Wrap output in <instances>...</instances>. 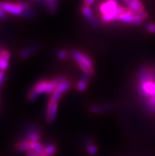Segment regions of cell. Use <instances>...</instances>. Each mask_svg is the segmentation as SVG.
<instances>
[{"label":"cell","mask_w":155,"mask_h":156,"mask_svg":"<svg viewBox=\"0 0 155 156\" xmlns=\"http://www.w3.org/2000/svg\"><path fill=\"white\" fill-rule=\"evenodd\" d=\"M4 80H5V73H4V71H1V73H0V84L1 86L3 84Z\"/></svg>","instance_id":"cell-30"},{"label":"cell","mask_w":155,"mask_h":156,"mask_svg":"<svg viewBox=\"0 0 155 156\" xmlns=\"http://www.w3.org/2000/svg\"><path fill=\"white\" fill-rule=\"evenodd\" d=\"M6 12L4 11L3 10H2V9H0V15H1V18L2 19H4L5 18V17H6Z\"/></svg>","instance_id":"cell-32"},{"label":"cell","mask_w":155,"mask_h":156,"mask_svg":"<svg viewBox=\"0 0 155 156\" xmlns=\"http://www.w3.org/2000/svg\"><path fill=\"white\" fill-rule=\"evenodd\" d=\"M41 156H48L47 154H42V155H41Z\"/></svg>","instance_id":"cell-34"},{"label":"cell","mask_w":155,"mask_h":156,"mask_svg":"<svg viewBox=\"0 0 155 156\" xmlns=\"http://www.w3.org/2000/svg\"><path fill=\"white\" fill-rule=\"evenodd\" d=\"M71 56L75 59L79 65H87L93 67V62L90 56L84 53H82L78 50H73L71 51Z\"/></svg>","instance_id":"cell-5"},{"label":"cell","mask_w":155,"mask_h":156,"mask_svg":"<svg viewBox=\"0 0 155 156\" xmlns=\"http://www.w3.org/2000/svg\"><path fill=\"white\" fill-rule=\"evenodd\" d=\"M56 152V147L54 144H48L45 146V152L44 154H47L48 156H53Z\"/></svg>","instance_id":"cell-19"},{"label":"cell","mask_w":155,"mask_h":156,"mask_svg":"<svg viewBox=\"0 0 155 156\" xmlns=\"http://www.w3.org/2000/svg\"><path fill=\"white\" fill-rule=\"evenodd\" d=\"M65 81H67L66 78L58 77L54 79L53 80H51V81L38 82L28 94L29 101H34L37 98L40 94L44 93L47 94H52L55 92L57 86Z\"/></svg>","instance_id":"cell-2"},{"label":"cell","mask_w":155,"mask_h":156,"mask_svg":"<svg viewBox=\"0 0 155 156\" xmlns=\"http://www.w3.org/2000/svg\"><path fill=\"white\" fill-rule=\"evenodd\" d=\"M146 30L150 34H155V24L154 23H148L146 25Z\"/></svg>","instance_id":"cell-24"},{"label":"cell","mask_w":155,"mask_h":156,"mask_svg":"<svg viewBox=\"0 0 155 156\" xmlns=\"http://www.w3.org/2000/svg\"><path fill=\"white\" fill-rule=\"evenodd\" d=\"M67 55H68L67 51L64 49L59 50L58 51V53H57V57L59 58V59H60V60H63V59H66L67 57Z\"/></svg>","instance_id":"cell-22"},{"label":"cell","mask_w":155,"mask_h":156,"mask_svg":"<svg viewBox=\"0 0 155 156\" xmlns=\"http://www.w3.org/2000/svg\"><path fill=\"white\" fill-rule=\"evenodd\" d=\"M18 3H19V5H20V6H21V7H22V9H23L24 11H25V10H29V8H30V5H29V4H28L27 2H18Z\"/></svg>","instance_id":"cell-27"},{"label":"cell","mask_w":155,"mask_h":156,"mask_svg":"<svg viewBox=\"0 0 155 156\" xmlns=\"http://www.w3.org/2000/svg\"><path fill=\"white\" fill-rule=\"evenodd\" d=\"M48 9L51 13H55L58 9V2L56 0H45Z\"/></svg>","instance_id":"cell-18"},{"label":"cell","mask_w":155,"mask_h":156,"mask_svg":"<svg viewBox=\"0 0 155 156\" xmlns=\"http://www.w3.org/2000/svg\"><path fill=\"white\" fill-rule=\"evenodd\" d=\"M0 8L6 13L14 15H22L24 10L21 7L19 3H11V2H2L0 4Z\"/></svg>","instance_id":"cell-4"},{"label":"cell","mask_w":155,"mask_h":156,"mask_svg":"<svg viewBox=\"0 0 155 156\" xmlns=\"http://www.w3.org/2000/svg\"><path fill=\"white\" fill-rule=\"evenodd\" d=\"M10 57V52L7 50H2L0 54V67L1 71H6L9 65V59Z\"/></svg>","instance_id":"cell-10"},{"label":"cell","mask_w":155,"mask_h":156,"mask_svg":"<svg viewBox=\"0 0 155 156\" xmlns=\"http://www.w3.org/2000/svg\"><path fill=\"white\" fill-rule=\"evenodd\" d=\"M126 5H128V9L135 13H140L144 11V6L140 0H123Z\"/></svg>","instance_id":"cell-9"},{"label":"cell","mask_w":155,"mask_h":156,"mask_svg":"<svg viewBox=\"0 0 155 156\" xmlns=\"http://www.w3.org/2000/svg\"><path fill=\"white\" fill-rule=\"evenodd\" d=\"M146 105H147L148 108L155 106V96H153L148 99V101H146Z\"/></svg>","instance_id":"cell-25"},{"label":"cell","mask_w":155,"mask_h":156,"mask_svg":"<svg viewBox=\"0 0 155 156\" xmlns=\"http://www.w3.org/2000/svg\"><path fill=\"white\" fill-rule=\"evenodd\" d=\"M89 82V75H85L82 79L79 80V82L77 84V90L79 92H83L86 89L87 85H88Z\"/></svg>","instance_id":"cell-15"},{"label":"cell","mask_w":155,"mask_h":156,"mask_svg":"<svg viewBox=\"0 0 155 156\" xmlns=\"http://www.w3.org/2000/svg\"><path fill=\"white\" fill-rule=\"evenodd\" d=\"M139 94L146 99L155 96V69L143 67L139 70Z\"/></svg>","instance_id":"cell-1"},{"label":"cell","mask_w":155,"mask_h":156,"mask_svg":"<svg viewBox=\"0 0 155 156\" xmlns=\"http://www.w3.org/2000/svg\"><path fill=\"white\" fill-rule=\"evenodd\" d=\"M117 20L124 23L133 24V25H140L143 22V20L139 18L137 14L130 9H125L124 12L119 16Z\"/></svg>","instance_id":"cell-3"},{"label":"cell","mask_w":155,"mask_h":156,"mask_svg":"<svg viewBox=\"0 0 155 156\" xmlns=\"http://www.w3.org/2000/svg\"><path fill=\"white\" fill-rule=\"evenodd\" d=\"M71 87V83H69L68 81H65L63 83H60L59 85L57 86L56 89H55V92H59V93L63 94L64 92L69 90V88Z\"/></svg>","instance_id":"cell-17"},{"label":"cell","mask_w":155,"mask_h":156,"mask_svg":"<svg viewBox=\"0 0 155 156\" xmlns=\"http://www.w3.org/2000/svg\"><path fill=\"white\" fill-rule=\"evenodd\" d=\"M125 10V8H124L123 6H119L116 10H113V11L110 12L108 14H106L104 15L101 16V20H102L104 22H113L115 20H117L119 16L124 12V10Z\"/></svg>","instance_id":"cell-8"},{"label":"cell","mask_w":155,"mask_h":156,"mask_svg":"<svg viewBox=\"0 0 155 156\" xmlns=\"http://www.w3.org/2000/svg\"><path fill=\"white\" fill-rule=\"evenodd\" d=\"M27 140L31 141V142H38L40 140V136L37 133H33V132H30L27 134Z\"/></svg>","instance_id":"cell-20"},{"label":"cell","mask_w":155,"mask_h":156,"mask_svg":"<svg viewBox=\"0 0 155 156\" xmlns=\"http://www.w3.org/2000/svg\"><path fill=\"white\" fill-rule=\"evenodd\" d=\"M96 0H83V4L86 6H90L94 3Z\"/></svg>","instance_id":"cell-28"},{"label":"cell","mask_w":155,"mask_h":156,"mask_svg":"<svg viewBox=\"0 0 155 156\" xmlns=\"http://www.w3.org/2000/svg\"><path fill=\"white\" fill-rule=\"evenodd\" d=\"M38 49H39V46H38L37 44L30 46V47L27 48H26V49H24L23 51H21V53H20V57L22 58V59H27L29 56H30L31 55L35 53L36 51H38Z\"/></svg>","instance_id":"cell-13"},{"label":"cell","mask_w":155,"mask_h":156,"mask_svg":"<svg viewBox=\"0 0 155 156\" xmlns=\"http://www.w3.org/2000/svg\"><path fill=\"white\" fill-rule=\"evenodd\" d=\"M148 110H149L150 113H155V106L150 107V108H148Z\"/></svg>","instance_id":"cell-33"},{"label":"cell","mask_w":155,"mask_h":156,"mask_svg":"<svg viewBox=\"0 0 155 156\" xmlns=\"http://www.w3.org/2000/svg\"><path fill=\"white\" fill-rule=\"evenodd\" d=\"M82 12H83V15L86 18V19L88 20L89 22H90L92 26H97V23L96 19H95L94 16L93 14V12L90 6H83V8H82Z\"/></svg>","instance_id":"cell-11"},{"label":"cell","mask_w":155,"mask_h":156,"mask_svg":"<svg viewBox=\"0 0 155 156\" xmlns=\"http://www.w3.org/2000/svg\"><path fill=\"white\" fill-rule=\"evenodd\" d=\"M137 15L139 16V18H140V19H142L143 21L145 19H146V18H148V14L144 10V11H142L140 12V13H137Z\"/></svg>","instance_id":"cell-26"},{"label":"cell","mask_w":155,"mask_h":156,"mask_svg":"<svg viewBox=\"0 0 155 156\" xmlns=\"http://www.w3.org/2000/svg\"><path fill=\"white\" fill-rule=\"evenodd\" d=\"M16 149L20 152H28L32 151V142L30 140H23L16 144Z\"/></svg>","instance_id":"cell-12"},{"label":"cell","mask_w":155,"mask_h":156,"mask_svg":"<svg viewBox=\"0 0 155 156\" xmlns=\"http://www.w3.org/2000/svg\"><path fill=\"white\" fill-rule=\"evenodd\" d=\"M62 96H63V94L62 93H59V92H54V93L51 94V99H50V100L58 102V101H59V100H60V98H62Z\"/></svg>","instance_id":"cell-23"},{"label":"cell","mask_w":155,"mask_h":156,"mask_svg":"<svg viewBox=\"0 0 155 156\" xmlns=\"http://www.w3.org/2000/svg\"><path fill=\"white\" fill-rule=\"evenodd\" d=\"M27 156H41L37 154V152H35L34 151H30L27 152Z\"/></svg>","instance_id":"cell-31"},{"label":"cell","mask_w":155,"mask_h":156,"mask_svg":"<svg viewBox=\"0 0 155 156\" xmlns=\"http://www.w3.org/2000/svg\"><path fill=\"white\" fill-rule=\"evenodd\" d=\"M114 108L112 105H93L91 106L90 110L91 112L94 113H104L106 111L111 110Z\"/></svg>","instance_id":"cell-14"},{"label":"cell","mask_w":155,"mask_h":156,"mask_svg":"<svg viewBox=\"0 0 155 156\" xmlns=\"http://www.w3.org/2000/svg\"><path fill=\"white\" fill-rule=\"evenodd\" d=\"M22 16H24V17H26V18H31V17H33V13H32L31 11H30V10H25V11L23 12V14H22Z\"/></svg>","instance_id":"cell-29"},{"label":"cell","mask_w":155,"mask_h":156,"mask_svg":"<svg viewBox=\"0 0 155 156\" xmlns=\"http://www.w3.org/2000/svg\"><path fill=\"white\" fill-rule=\"evenodd\" d=\"M86 148H87V151H88L89 154H92V155L97 154V149L96 146H94V145L91 142L87 143Z\"/></svg>","instance_id":"cell-21"},{"label":"cell","mask_w":155,"mask_h":156,"mask_svg":"<svg viewBox=\"0 0 155 156\" xmlns=\"http://www.w3.org/2000/svg\"><path fill=\"white\" fill-rule=\"evenodd\" d=\"M32 150L37 153L39 155H42L45 152V147L38 142H32Z\"/></svg>","instance_id":"cell-16"},{"label":"cell","mask_w":155,"mask_h":156,"mask_svg":"<svg viewBox=\"0 0 155 156\" xmlns=\"http://www.w3.org/2000/svg\"><path fill=\"white\" fill-rule=\"evenodd\" d=\"M118 6H118V2L116 0H105L100 5L99 10H100V14L104 15V14H108L110 12L115 10Z\"/></svg>","instance_id":"cell-7"},{"label":"cell","mask_w":155,"mask_h":156,"mask_svg":"<svg viewBox=\"0 0 155 156\" xmlns=\"http://www.w3.org/2000/svg\"><path fill=\"white\" fill-rule=\"evenodd\" d=\"M58 111V103L50 100L47 106L46 111V121L48 124H51L55 120Z\"/></svg>","instance_id":"cell-6"}]
</instances>
